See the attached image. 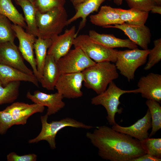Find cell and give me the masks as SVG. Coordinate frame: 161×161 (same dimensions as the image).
Returning a JSON list of instances; mask_svg holds the SVG:
<instances>
[{
	"instance_id": "16",
	"label": "cell",
	"mask_w": 161,
	"mask_h": 161,
	"mask_svg": "<svg viewBox=\"0 0 161 161\" xmlns=\"http://www.w3.org/2000/svg\"><path fill=\"white\" fill-rule=\"evenodd\" d=\"M151 127V116L148 109L145 116L132 125L123 127L116 123L112 125V128L117 131L127 134L141 141L149 137L148 131Z\"/></svg>"
},
{
	"instance_id": "1",
	"label": "cell",
	"mask_w": 161,
	"mask_h": 161,
	"mask_svg": "<svg viewBox=\"0 0 161 161\" xmlns=\"http://www.w3.org/2000/svg\"><path fill=\"white\" fill-rule=\"evenodd\" d=\"M86 136L98 149L102 159L111 161H132L146 154L140 142L106 126L95 127Z\"/></svg>"
},
{
	"instance_id": "23",
	"label": "cell",
	"mask_w": 161,
	"mask_h": 161,
	"mask_svg": "<svg viewBox=\"0 0 161 161\" xmlns=\"http://www.w3.org/2000/svg\"><path fill=\"white\" fill-rule=\"evenodd\" d=\"M21 7L27 24L26 32L37 37V29L36 24V14L37 10L33 4L27 0H15Z\"/></svg>"
},
{
	"instance_id": "13",
	"label": "cell",
	"mask_w": 161,
	"mask_h": 161,
	"mask_svg": "<svg viewBox=\"0 0 161 161\" xmlns=\"http://www.w3.org/2000/svg\"><path fill=\"white\" fill-rule=\"evenodd\" d=\"M104 28H112L122 30L129 39L143 49H148L151 42V33L149 28L144 25H135L124 23L121 24L110 25Z\"/></svg>"
},
{
	"instance_id": "30",
	"label": "cell",
	"mask_w": 161,
	"mask_h": 161,
	"mask_svg": "<svg viewBox=\"0 0 161 161\" xmlns=\"http://www.w3.org/2000/svg\"><path fill=\"white\" fill-rule=\"evenodd\" d=\"M147 154L161 159V138H147L140 141Z\"/></svg>"
},
{
	"instance_id": "14",
	"label": "cell",
	"mask_w": 161,
	"mask_h": 161,
	"mask_svg": "<svg viewBox=\"0 0 161 161\" xmlns=\"http://www.w3.org/2000/svg\"><path fill=\"white\" fill-rule=\"evenodd\" d=\"M77 36L76 28L72 26L66 30L64 33L51 38L52 44L48 49L47 54L52 55L57 61L70 50L74 39Z\"/></svg>"
},
{
	"instance_id": "8",
	"label": "cell",
	"mask_w": 161,
	"mask_h": 161,
	"mask_svg": "<svg viewBox=\"0 0 161 161\" xmlns=\"http://www.w3.org/2000/svg\"><path fill=\"white\" fill-rule=\"evenodd\" d=\"M96 63L78 47L70 50L57 61L60 75L82 72Z\"/></svg>"
},
{
	"instance_id": "15",
	"label": "cell",
	"mask_w": 161,
	"mask_h": 161,
	"mask_svg": "<svg viewBox=\"0 0 161 161\" xmlns=\"http://www.w3.org/2000/svg\"><path fill=\"white\" fill-rule=\"evenodd\" d=\"M26 97L34 103L47 107V114L48 116L55 114L65 106V103L62 100L63 97L58 92L48 94L36 90L32 94L28 92Z\"/></svg>"
},
{
	"instance_id": "17",
	"label": "cell",
	"mask_w": 161,
	"mask_h": 161,
	"mask_svg": "<svg viewBox=\"0 0 161 161\" xmlns=\"http://www.w3.org/2000/svg\"><path fill=\"white\" fill-rule=\"evenodd\" d=\"M44 109V106L36 103L29 104L16 102L7 106L4 110L11 114L15 125H24L26 123L30 116L35 113L43 112Z\"/></svg>"
},
{
	"instance_id": "3",
	"label": "cell",
	"mask_w": 161,
	"mask_h": 161,
	"mask_svg": "<svg viewBox=\"0 0 161 161\" xmlns=\"http://www.w3.org/2000/svg\"><path fill=\"white\" fill-rule=\"evenodd\" d=\"M68 20L67 12L64 7L54 8L44 13L37 10V37L51 39L59 35L67 26Z\"/></svg>"
},
{
	"instance_id": "20",
	"label": "cell",
	"mask_w": 161,
	"mask_h": 161,
	"mask_svg": "<svg viewBox=\"0 0 161 161\" xmlns=\"http://www.w3.org/2000/svg\"><path fill=\"white\" fill-rule=\"evenodd\" d=\"M89 18L92 24L103 27L124 23L121 19L117 8L107 5L101 7L98 13L90 16Z\"/></svg>"
},
{
	"instance_id": "38",
	"label": "cell",
	"mask_w": 161,
	"mask_h": 161,
	"mask_svg": "<svg viewBox=\"0 0 161 161\" xmlns=\"http://www.w3.org/2000/svg\"><path fill=\"white\" fill-rule=\"evenodd\" d=\"M87 0H75L72 4L74 7L76 5L81 3Z\"/></svg>"
},
{
	"instance_id": "36",
	"label": "cell",
	"mask_w": 161,
	"mask_h": 161,
	"mask_svg": "<svg viewBox=\"0 0 161 161\" xmlns=\"http://www.w3.org/2000/svg\"><path fill=\"white\" fill-rule=\"evenodd\" d=\"M161 159L146 154L137 158L134 159L132 161H160Z\"/></svg>"
},
{
	"instance_id": "12",
	"label": "cell",
	"mask_w": 161,
	"mask_h": 161,
	"mask_svg": "<svg viewBox=\"0 0 161 161\" xmlns=\"http://www.w3.org/2000/svg\"><path fill=\"white\" fill-rule=\"evenodd\" d=\"M137 85L138 88L134 89V93H140L143 97L161 103V75L151 72L146 76H142Z\"/></svg>"
},
{
	"instance_id": "5",
	"label": "cell",
	"mask_w": 161,
	"mask_h": 161,
	"mask_svg": "<svg viewBox=\"0 0 161 161\" xmlns=\"http://www.w3.org/2000/svg\"><path fill=\"white\" fill-rule=\"evenodd\" d=\"M149 49H140L137 48L123 51H117L115 66L120 73L128 81L133 80L135 72L146 63Z\"/></svg>"
},
{
	"instance_id": "33",
	"label": "cell",
	"mask_w": 161,
	"mask_h": 161,
	"mask_svg": "<svg viewBox=\"0 0 161 161\" xmlns=\"http://www.w3.org/2000/svg\"><path fill=\"white\" fill-rule=\"evenodd\" d=\"M130 8H133L149 12L157 5L155 0H126Z\"/></svg>"
},
{
	"instance_id": "35",
	"label": "cell",
	"mask_w": 161,
	"mask_h": 161,
	"mask_svg": "<svg viewBox=\"0 0 161 161\" xmlns=\"http://www.w3.org/2000/svg\"><path fill=\"white\" fill-rule=\"evenodd\" d=\"M8 161H35L37 156L34 154L19 155L14 152L9 153L7 156Z\"/></svg>"
},
{
	"instance_id": "25",
	"label": "cell",
	"mask_w": 161,
	"mask_h": 161,
	"mask_svg": "<svg viewBox=\"0 0 161 161\" xmlns=\"http://www.w3.org/2000/svg\"><path fill=\"white\" fill-rule=\"evenodd\" d=\"M121 19L129 24L142 25L145 24L148 16L149 12L131 8L125 10L117 8Z\"/></svg>"
},
{
	"instance_id": "21",
	"label": "cell",
	"mask_w": 161,
	"mask_h": 161,
	"mask_svg": "<svg viewBox=\"0 0 161 161\" xmlns=\"http://www.w3.org/2000/svg\"><path fill=\"white\" fill-rule=\"evenodd\" d=\"M60 75L57 62L52 55L47 54L40 81L42 86L48 90H53Z\"/></svg>"
},
{
	"instance_id": "10",
	"label": "cell",
	"mask_w": 161,
	"mask_h": 161,
	"mask_svg": "<svg viewBox=\"0 0 161 161\" xmlns=\"http://www.w3.org/2000/svg\"><path fill=\"white\" fill-rule=\"evenodd\" d=\"M12 27L19 41V49L24 59L30 65L34 75L38 80V76L33 51L35 36L25 32L23 28L18 25L12 24Z\"/></svg>"
},
{
	"instance_id": "42",
	"label": "cell",
	"mask_w": 161,
	"mask_h": 161,
	"mask_svg": "<svg viewBox=\"0 0 161 161\" xmlns=\"http://www.w3.org/2000/svg\"><path fill=\"white\" fill-rule=\"evenodd\" d=\"M70 0L71 2L73 4L75 0Z\"/></svg>"
},
{
	"instance_id": "37",
	"label": "cell",
	"mask_w": 161,
	"mask_h": 161,
	"mask_svg": "<svg viewBox=\"0 0 161 161\" xmlns=\"http://www.w3.org/2000/svg\"><path fill=\"white\" fill-rule=\"evenodd\" d=\"M151 11L152 13L161 14V6L160 5H156L154 6Z\"/></svg>"
},
{
	"instance_id": "6",
	"label": "cell",
	"mask_w": 161,
	"mask_h": 161,
	"mask_svg": "<svg viewBox=\"0 0 161 161\" xmlns=\"http://www.w3.org/2000/svg\"><path fill=\"white\" fill-rule=\"evenodd\" d=\"M108 85V88L104 92L92 98L91 102L92 104L101 105L105 108L107 113V120L109 124L112 126L116 123L115 120L116 114H120L122 112V109L118 108L120 104V97L124 94L133 93V90L122 89L113 81Z\"/></svg>"
},
{
	"instance_id": "40",
	"label": "cell",
	"mask_w": 161,
	"mask_h": 161,
	"mask_svg": "<svg viewBox=\"0 0 161 161\" xmlns=\"http://www.w3.org/2000/svg\"><path fill=\"white\" fill-rule=\"evenodd\" d=\"M157 5L161 6V0H155Z\"/></svg>"
},
{
	"instance_id": "22",
	"label": "cell",
	"mask_w": 161,
	"mask_h": 161,
	"mask_svg": "<svg viewBox=\"0 0 161 161\" xmlns=\"http://www.w3.org/2000/svg\"><path fill=\"white\" fill-rule=\"evenodd\" d=\"M106 0H87L75 6L76 13L71 18L68 19L67 26L71 24L77 19L81 18L79 28L76 32L77 35L78 32L83 28L86 25L87 17L94 12H97L101 4Z\"/></svg>"
},
{
	"instance_id": "27",
	"label": "cell",
	"mask_w": 161,
	"mask_h": 161,
	"mask_svg": "<svg viewBox=\"0 0 161 161\" xmlns=\"http://www.w3.org/2000/svg\"><path fill=\"white\" fill-rule=\"evenodd\" d=\"M20 81L11 82L5 86L0 82V105L14 102L18 97Z\"/></svg>"
},
{
	"instance_id": "32",
	"label": "cell",
	"mask_w": 161,
	"mask_h": 161,
	"mask_svg": "<svg viewBox=\"0 0 161 161\" xmlns=\"http://www.w3.org/2000/svg\"><path fill=\"white\" fill-rule=\"evenodd\" d=\"M65 2V0H35L33 4L38 11L44 13L54 8L64 7Z\"/></svg>"
},
{
	"instance_id": "11",
	"label": "cell",
	"mask_w": 161,
	"mask_h": 161,
	"mask_svg": "<svg viewBox=\"0 0 161 161\" xmlns=\"http://www.w3.org/2000/svg\"><path fill=\"white\" fill-rule=\"evenodd\" d=\"M18 47L14 42L0 44V64L7 65L30 75H34L32 71L25 64Z\"/></svg>"
},
{
	"instance_id": "4",
	"label": "cell",
	"mask_w": 161,
	"mask_h": 161,
	"mask_svg": "<svg viewBox=\"0 0 161 161\" xmlns=\"http://www.w3.org/2000/svg\"><path fill=\"white\" fill-rule=\"evenodd\" d=\"M48 117L47 114L41 116L42 128L41 132L36 137L29 140V143H35L45 140L48 142L51 148L54 149L56 148L55 141L56 135L58 132L63 128L71 127L89 129L95 127L68 117L48 123Z\"/></svg>"
},
{
	"instance_id": "28",
	"label": "cell",
	"mask_w": 161,
	"mask_h": 161,
	"mask_svg": "<svg viewBox=\"0 0 161 161\" xmlns=\"http://www.w3.org/2000/svg\"><path fill=\"white\" fill-rule=\"evenodd\" d=\"M151 116L152 130L149 137L154 135L161 128V107L155 101L148 100L146 102Z\"/></svg>"
},
{
	"instance_id": "2",
	"label": "cell",
	"mask_w": 161,
	"mask_h": 161,
	"mask_svg": "<svg viewBox=\"0 0 161 161\" xmlns=\"http://www.w3.org/2000/svg\"><path fill=\"white\" fill-rule=\"evenodd\" d=\"M82 72L84 86L98 95L104 92L109 83L119 77L115 65L107 61L96 63Z\"/></svg>"
},
{
	"instance_id": "19",
	"label": "cell",
	"mask_w": 161,
	"mask_h": 161,
	"mask_svg": "<svg viewBox=\"0 0 161 161\" xmlns=\"http://www.w3.org/2000/svg\"><path fill=\"white\" fill-rule=\"evenodd\" d=\"M89 35L92 41L106 47H126L130 49L137 48V45L129 39L117 38L112 34H100L95 31L89 30Z\"/></svg>"
},
{
	"instance_id": "41",
	"label": "cell",
	"mask_w": 161,
	"mask_h": 161,
	"mask_svg": "<svg viewBox=\"0 0 161 161\" xmlns=\"http://www.w3.org/2000/svg\"><path fill=\"white\" fill-rule=\"evenodd\" d=\"M27 0L29 1L31 3H32L33 4H34V3L35 0Z\"/></svg>"
},
{
	"instance_id": "26",
	"label": "cell",
	"mask_w": 161,
	"mask_h": 161,
	"mask_svg": "<svg viewBox=\"0 0 161 161\" xmlns=\"http://www.w3.org/2000/svg\"><path fill=\"white\" fill-rule=\"evenodd\" d=\"M0 14L6 16L14 24L26 28L24 17L14 6L12 0H0Z\"/></svg>"
},
{
	"instance_id": "34",
	"label": "cell",
	"mask_w": 161,
	"mask_h": 161,
	"mask_svg": "<svg viewBox=\"0 0 161 161\" xmlns=\"http://www.w3.org/2000/svg\"><path fill=\"white\" fill-rule=\"evenodd\" d=\"M15 123L11 114L4 110L0 111V134H5Z\"/></svg>"
},
{
	"instance_id": "31",
	"label": "cell",
	"mask_w": 161,
	"mask_h": 161,
	"mask_svg": "<svg viewBox=\"0 0 161 161\" xmlns=\"http://www.w3.org/2000/svg\"><path fill=\"white\" fill-rule=\"evenodd\" d=\"M154 47L150 49L148 55V61L144 67L145 70L150 69L161 60V38L154 40Z\"/></svg>"
},
{
	"instance_id": "29",
	"label": "cell",
	"mask_w": 161,
	"mask_h": 161,
	"mask_svg": "<svg viewBox=\"0 0 161 161\" xmlns=\"http://www.w3.org/2000/svg\"><path fill=\"white\" fill-rule=\"evenodd\" d=\"M10 21L6 16L0 14V44L14 42L16 36Z\"/></svg>"
},
{
	"instance_id": "9",
	"label": "cell",
	"mask_w": 161,
	"mask_h": 161,
	"mask_svg": "<svg viewBox=\"0 0 161 161\" xmlns=\"http://www.w3.org/2000/svg\"><path fill=\"white\" fill-rule=\"evenodd\" d=\"M84 77L82 72L61 74L55 88L57 92L67 98H75L83 96L81 89Z\"/></svg>"
},
{
	"instance_id": "7",
	"label": "cell",
	"mask_w": 161,
	"mask_h": 161,
	"mask_svg": "<svg viewBox=\"0 0 161 161\" xmlns=\"http://www.w3.org/2000/svg\"><path fill=\"white\" fill-rule=\"evenodd\" d=\"M73 45L80 48L90 58L96 63L109 61L115 63L117 50L104 47L92 40L89 35H80L74 39Z\"/></svg>"
},
{
	"instance_id": "24",
	"label": "cell",
	"mask_w": 161,
	"mask_h": 161,
	"mask_svg": "<svg viewBox=\"0 0 161 161\" xmlns=\"http://www.w3.org/2000/svg\"><path fill=\"white\" fill-rule=\"evenodd\" d=\"M34 44L35 55L37 69L39 82L42 77L43 71L48 49L52 44L51 39H42L37 37Z\"/></svg>"
},
{
	"instance_id": "39",
	"label": "cell",
	"mask_w": 161,
	"mask_h": 161,
	"mask_svg": "<svg viewBox=\"0 0 161 161\" xmlns=\"http://www.w3.org/2000/svg\"><path fill=\"white\" fill-rule=\"evenodd\" d=\"M114 3L118 5H120L122 4L123 0H113Z\"/></svg>"
},
{
	"instance_id": "18",
	"label": "cell",
	"mask_w": 161,
	"mask_h": 161,
	"mask_svg": "<svg viewBox=\"0 0 161 161\" xmlns=\"http://www.w3.org/2000/svg\"><path fill=\"white\" fill-rule=\"evenodd\" d=\"M24 81L30 82L37 87L39 81L34 75L25 73L13 67L0 64V82L5 86L14 81Z\"/></svg>"
},
{
	"instance_id": "43",
	"label": "cell",
	"mask_w": 161,
	"mask_h": 161,
	"mask_svg": "<svg viewBox=\"0 0 161 161\" xmlns=\"http://www.w3.org/2000/svg\"><path fill=\"white\" fill-rule=\"evenodd\" d=\"M109 0V1H111V0Z\"/></svg>"
}]
</instances>
